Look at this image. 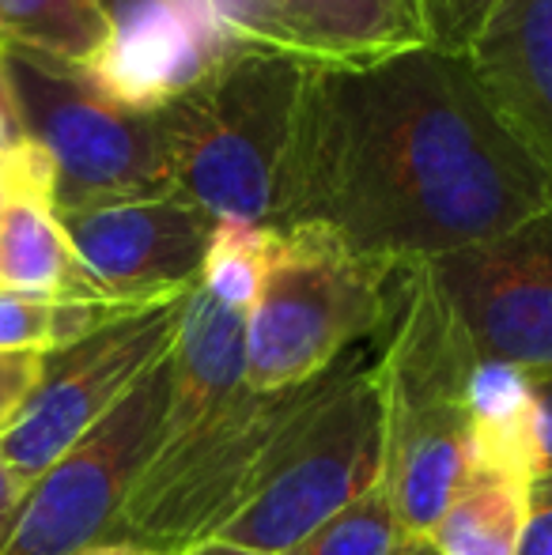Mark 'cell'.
Segmentation results:
<instances>
[{
  "instance_id": "obj_1",
  "label": "cell",
  "mask_w": 552,
  "mask_h": 555,
  "mask_svg": "<svg viewBox=\"0 0 552 555\" xmlns=\"http://www.w3.org/2000/svg\"><path fill=\"white\" fill-rule=\"evenodd\" d=\"M549 208L545 178L470 61L420 46L363 68H307L269 227H314L409 272Z\"/></svg>"
},
{
  "instance_id": "obj_2",
  "label": "cell",
  "mask_w": 552,
  "mask_h": 555,
  "mask_svg": "<svg viewBox=\"0 0 552 555\" xmlns=\"http://www.w3.org/2000/svg\"><path fill=\"white\" fill-rule=\"evenodd\" d=\"M170 393L152 457L106 544L178 555L208 541L258 483L269 453L322 378L258 393L246 386V314L193 287L170 344Z\"/></svg>"
},
{
  "instance_id": "obj_3",
  "label": "cell",
  "mask_w": 552,
  "mask_h": 555,
  "mask_svg": "<svg viewBox=\"0 0 552 555\" xmlns=\"http://www.w3.org/2000/svg\"><path fill=\"white\" fill-rule=\"evenodd\" d=\"M473 366L470 340L424 272H401L375 378L383 397V488L409 537L432 533L473 480Z\"/></svg>"
},
{
  "instance_id": "obj_4",
  "label": "cell",
  "mask_w": 552,
  "mask_h": 555,
  "mask_svg": "<svg viewBox=\"0 0 552 555\" xmlns=\"http://www.w3.org/2000/svg\"><path fill=\"white\" fill-rule=\"evenodd\" d=\"M307 65L235 42L163 106L170 197L216 223L269 227Z\"/></svg>"
},
{
  "instance_id": "obj_5",
  "label": "cell",
  "mask_w": 552,
  "mask_h": 555,
  "mask_svg": "<svg viewBox=\"0 0 552 555\" xmlns=\"http://www.w3.org/2000/svg\"><path fill=\"white\" fill-rule=\"evenodd\" d=\"M383 480V397L375 363L345 356L280 435L246 503L216 541L287 555Z\"/></svg>"
},
{
  "instance_id": "obj_6",
  "label": "cell",
  "mask_w": 552,
  "mask_h": 555,
  "mask_svg": "<svg viewBox=\"0 0 552 555\" xmlns=\"http://www.w3.org/2000/svg\"><path fill=\"white\" fill-rule=\"evenodd\" d=\"M398 276L314 227L273 231L266 280L246 314V386L280 393L330 374L390 325Z\"/></svg>"
},
{
  "instance_id": "obj_7",
  "label": "cell",
  "mask_w": 552,
  "mask_h": 555,
  "mask_svg": "<svg viewBox=\"0 0 552 555\" xmlns=\"http://www.w3.org/2000/svg\"><path fill=\"white\" fill-rule=\"evenodd\" d=\"M4 57L30 140L50 163L53 216L170 197L159 114L118 103L80 68L20 50Z\"/></svg>"
},
{
  "instance_id": "obj_8",
  "label": "cell",
  "mask_w": 552,
  "mask_h": 555,
  "mask_svg": "<svg viewBox=\"0 0 552 555\" xmlns=\"http://www.w3.org/2000/svg\"><path fill=\"white\" fill-rule=\"evenodd\" d=\"M185 295L126 310L84 340L50 351L42 359L35 393L0 435V461L20 480L35 483L68 446L103 424L126 401L129 389L167 359L182 322Z\"/></svg>"
},
{
  "instance_id": "obj_9",
  "label": "cell",
  "mask_w": 552,
  "mask_h": 555,
  "mask_svg": "<svg viewBox=\"0 0 552 555\" xmlns=\"http://www.w3.org/2000/svg\"><path fill=\"white\" fill-rule=\"evenodd\" d=\"M167 393L170 366L163 359L103 424L68 446L30 483L4 555H76L106 544L137 476L152 457Z\"/></svg>"
},
{
  "instance_id": "obj_10",
  "label": "cell",
  "mask_w": 552,
  "mask_h": 555,
  "mask_svg": "<svg viewBox=\"0 0 552 555\" xmlns=\"http://www.w3.org/2000/svg\"><path fill=\"white\" fill-rule=\"evenodd\" d=\"M477 359L552 374V208L500 238L420 264Z\"/></svg>"
},
{
  "instance_id": "obj_11",
  "label": "cell",
  "mask_w": 552,
  "mask_h": 555,
  "mask_svg": "<svg viewBox=\"0 0 552 555\" xmlns=\"http://www.w3.org/2000/svg\"><path fill=\"white\" fill-rule=\"evenodd\" d=\"M57 223L106 299L126 307H155L193 292L220 227L178 197L61 212Z\"/></svg>"
},
{
  "instance_id": "obj_12",
  "label": "cell",
  "mask_w": 552,
  "mask_h": 555,
  "mask_svg": "<svg viewBox=\"0 0 552 555\" xmlns=\"http://www.w3.org/2000/svg\"><path fill=\"white\" fill-rule=\"evenodd\" d=\"M213 23L307 68H363L427 46L416 0H208Z\"/></svg>"
},
{
  "instance_id": "obj_13",
  "label": "cell",
  "mask_w": 552,
  "mask_h": 555,
  "mask_svg": "<svg viewBox=\"0 0 552 555\" xmlns=\"http://www.w3.org/2000/svg\"><path fill=\"white\" fill-rule=\"evenodd\" d=\"M103 8L111 50L91 76L106 95L137 111L175 99L235 46L213 23L208 0H103Z\"/></svg>"
},
{
  "instance_id": "obj_14",
  "label": "cell",
  "mask_w": 552,
  "mask_h": 555,
  "mask_svg": "<svg viewBox=\"0 0 552 555\" xmlns=\"http://www.w3.org/2000/svg\"><path fill=\"white\" fill-rule=\"evenodd\" d=\"M465 61L552 193V0H503Z\"/></svg>"
},
{
  "instance_id": "obj_15",
  "label": "cell",
  "mask_w": 552,
  "mask_h": 555,
  "mask_svg": "<svg viewBox=\"0 0 552 555\" xmlns=\"http://www.w3.org/2000/svg\"><path fill=\"white\" fill-rule=\"evenodd\" d=\"M0 287L46 299L114 302L84 269L53 208L35 197H15L0 212Z\"/></svg>"
},
{
  "instance_id": "obj_16",
  "label": "cell",
  "mask_w": 552,
  "mask_h": 555,
  "mask_svg": "<svg viewBox=\"0 0 552 555\" xmlns=\"http://www.w3.org/2000/svg\"><path fill=\"white\" fill-rule=\"evenodd\" d=\"M473 476L534 483V378L518 366L477 359L470 378Z\"/></svg>"
},
{
  "instance_id": "obj_17",
  "label": "cell",
  "mask_w": 552,
  "mask_h": 555,
  "mask_svg": "<svg viewBox=\"0 0 552 555\" xmlns=\"http://www.w3.org/2000/svg\"><path fill=\"white\" fill-rule=\"evenodd\" d=\"M0 50L95 73L111 50L103 0H0Z\"/></svg>"
},
{
  "instance_id": "obj_18",
  "label": "cell",
  "mask_w": 552,
  "mask_h": 555,
  "mask_svg": "<svg viewBox=\"0 0 552 555\" xmlns=\"http://www.w3.org/2000/svg\"><path fill=\"white\" fill-rule=\"evenodd\" d=\"M530 483L473 476L442 511L427 541L439 555H518Z\"/></svg>"
},
{
  "instance_id": "obj_19",
  "label": "cell",
  "mask_w": 552,
  "mask_h": 555,
  "mask_svg": "<svg viewBox=\"0 0 552 555\" xmlns=\"http://www.w3.org/2000/svg\"><path fill=\"white\" fill-rule=\"evenodd\" d=\"M126 310L137 307H126V302L46 299V295L0 287V351L50 356V351H61L95 330H103L106 322H114Z\"/></svg>"
},
{
  "instance_id": "obj_20",
  "label": "cell",
  "mask_w": 552,
  "mask_h": 555,
  "mask_svg": "<svg viewBox=\"0 0 552 555\" xmlns=\"http://www.w3.org/2000/svg\"><path fill=\"white\" fill-rule=\"evenodd\" d=\"M409 541L416 537L406 533L383 480H378L356 503L322 521L310 537H303L287 555H401Z\"/></svg>"
},
{
  "instance_id": "obj_21",
  "label": "cell",
  "mask_w": 552,
  "mask_h": 555,
  "mask_svg": "<svg viewBox=\"0 0 552 555\" xmlns=\"http://www.w3.org/2000/svg\"><path fill=\"white\" fill-rule=\"evenodd\" d=\"M273 254V231L251 223H220L208 242L205 269H201V287L223 307L251 314L258 302L261 280Z\"/></svg>"
},
{
  "instance_id": "obj_22",
  "label": "cell",
  "mask_w": 552,
  "mask_h": 555,
  "mask_svg": "<svg viewBox=\"0 0 552 555\" xmlns=\"http://www.w3.org/2000/svg\"><path fill=\"white\" fill-rule=\"evenodd\" d=\"M0 167L12 170V175L27 185L30 197L50 201V190H53L50 163H46L42 147L30 140L27 117H23L20 95H15L12 73H8L4 50H0Z\"/></svg>"
},
{
  "instance_id": "obj_23",
  "label": "cell",
  "mask_w": 552,
  "mask_h": 555,
  "mask_svg": "<svg viewBox=\"0 0 552 555\" xmlns=\"http://www.w3.org/2000/svg\"><path fill=\"white\" fill-rule=\"evenodd\" d=\"M503 0H416L420 27L435 53L465 57Z\"/></svg>"
},
{
  "instance_id": "obj_24",
  "label": "cell",
  "mask_w": 552,
  "mask_h": 555,
  "mask_svg": "<svg viewBox=\"0 0 552 555\" xmlns=\"http://www.w3.org/2000/svg\"><path fill=\"white\" fill-rule=\"evenodd\" d=\"M42 359L30 351H0V435L12 427L27 397L35 393L38 378H42Z\"/></svg>"
},
{
  "instance_id": "obj_25",
  "label": "cell",
  "mask_w": 552,
  "mask_h": 555,
  "mask_svg": "<svg viewBox=\"0 0 552 555\" xmlns=\"http://www.w3.org/2000/svg\"><path fill=\"white\" fill-rule=\"evenodd\" d=\"M518 555H552V473L534 476Z\"/></svg>"
},
{
  "instance_id": "obj_26",
  "label": "cell",
  "mask_w": 552,
  "mask_h": 555,
  "mask_svg": "<svg viewBox=\"0 0 552 555\" xmlns=\"http://www.w3.org/2000/svg\"><path fill=\"white\" fill-rule=\"evenodd\" d=\"M552 473V374L534 378V476Z\"/></svg>"
},
{
  "instance_id": "obj_27",
  "label": "cell",
  "mask_w": 552,
  "mask_h": 555,
  "mask_svg": "<svg viewBox=\"0 0 552 555\" xmlns=\"http://www.w3.org/2000/svg\"><path fill=\"white\" fill-rule=\"evenodd\" d=\"M27 488L30 483L20 480V476L0 461V555L8 548V537H12V529H15V518H20V506H23V499H27Z\"/></svg>"
},
{
  "instance_id": "obj_28",
  "label": "cell",
  "mask_w": 552,
  "mask_h": 555,
  "mask_svg": "<svg viewBox=\"0 0 552 555\" xmlns=\"http://www.w3.org/2000/svg\"><path fill=\"white\" fill-rule=\"evenodd\" d=\"M178 555H269V552L239 548V544H228V541H216V537H208V541L190 544V548H185V552H178Z\"/></svg>"
},
{
  "instance_id": "obj_29",
  "label": "cell",
  "mask_w": 552,
  "mask_h": 555,
  "mask_svg": "<svg viewBox=\"0 0 552 555\" xmlns=\"http://www.w3.org/2000/svg\"><path fill=\"white\" fill-rule=\"evenodd\" d=\"M15 197H30V193H27V185H23L20 178L12 175V170H4V167H0V212H4V208L12 205ZM35 201H42V197H35ZM46 205H50V201H46Z\"/></svg>"
},
{
  "instance_id": "obj_30",
  "label": "cell",
  "mask_w": 552,
  "mask_h": 555,
  "mask_svg": "<svg viewBox=\"0 0 552 555\" xmlns=\"http://www.w3.org/2000/svg\"><path fill=\"white\" fill-rule=\"evenodd\" d=\"M76 555H167V552H152V548H137V544H95L88 552Z\"/></svg>"
},
{
  "instance_id": "obj_31",
  "label": "cell",
  "mask_w": 552,
  "mask_h": 555,
  "mask_svg": "<svg viewBox=\"0 0 552 555\" xmlns=\"http://www.w3.org/2000/svg\"><path fill=\"white\" fill-rule=\"evenodd\" d=\"M401 555H439V552H435V544L427 541V537H416V541H409V548Z\"/></svg>"
}]
</instances>
